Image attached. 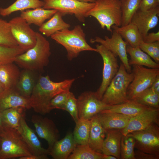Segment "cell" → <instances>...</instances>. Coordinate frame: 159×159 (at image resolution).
<instances>
[{"label":"cell","instance_id":"obj_1","mask_svg":"<svg viewBox=\"0 0 159 159\" xmlns=\"http://www.w3.org/2000/svg\"><path fill=\"white\" fill-rule=\"evenodd\" d=\"M75 80L73 78L54 82L48 75L40 76L29 98L31 108L40 115L49 113L51 111L49 105L52 99L60 93L69 91Z\"/></svg>","mask_w":159,"mask_h":159},{"label":"cell","instance_id":"obj_2","mask_svg":"<svg viewBox=\"0 0 159 159\" xmlns=\"http://www.w3.org/2000/svg\"><path fill=\"white\" fill-rule=\"evenodd\" d=\"M51 54L49 41L41 33L37 32L35 45L18 55L14 62L24 69L32 71H41L49 64Z\"/></svg>","mask_w":159,"mask_h":159},{"label":"cell","instance_id":"obj_3","mask_svg":"<svg viewBox=\"0 0 159 159\" xmlns=\"http://www.w3.org/2000/svg\"><path fill=\"white\" fill-rule=\"evenodd\" d=\"M85 34L81 26H75L72 30L66 29L58 31L51 36L58 43L63 46L67 52V57L69 61L77 57L84 51L97 52L96 48L91 47L87 42Z\"/></svg>","mask_w":159,"mask_h":159},{"label":"cell","instance_id":"obj_4","mask_svg":"<svg viewBox=\"0 0 159 159\" xmlns=\"http://www.w3.org/2000/svg\"><path fill=\"white\" fill-rule=\"evenodd\" d=\"M32 155L18 130L3 123L0 127V159H9Z\"/></svg>","mask_w":159,"mask_h":159},{"label":"cell","instance_id":"obj_5","mask_svg":"<svg viewBox=\"0 0 159 159\" xmlns=\"http://www.w3.org/2000/svg\"><path fill=\"white\" fill-rule=\"evenodd\" d=\"M87 15L95 18L103 29L112 32V26L122 24V2L120 0H96Z\"/></svg>","mask_w":159,"mask_h":159},{"label":"cell","instance_id":"obj_6","mask_svg":"<svg viewBox=\"0 0 159 159\" xmlns=\"http://www.w3.org/2000/svg\"><path fill=\"white\" fill-rule=\"evenodd\" d=\"M133 79L132 72H128L123 64L121 63L118 72L105 91L101 100L110 105L128 101L127 89Z\"/></svg>","mask_w":159,"mask_h":159},{"label":"cell","instance_id":"obj_7","mask_svg":"<svg viewBox=\"0 0 159 159\" xmlns=\"http://www.w3.org/2000/svg\"><path fill=\"white\" fill-rule=\"evenodd\" d=\"M132 72L133 79L127 91V99L132 100L138 95L151 87L159 75V69L148 68L134 65Z\"/></svg>","mask_w":159,"mask_h":159},{"label":"cell","instance_id":"obj_8","mask_svg":"<svg viewBox=\"0 0 159 159\" xmlns=\"http://www.w3.org/2000/svg\"><path fill=\"white\" fill-rule=\"evenodd\" d=\"M44 9H54L63 15L73 14L80 21L84 22L87 14L95 4L94 3H86L77 0H44Z\"/></svg>","mask_w":159,"mask_h":159},{"label":"cell","instance_id":"obj_9","mask_svg":"<svg viewBox=\"0 0 159 159\" xmlns=\"http://www.w3.org/2000/svg\"><path fill=\"white\" fill-rule=\"evenodd\" d=\"M127 135L135 140V148L145 153L159 156V125L154 124L143 130Z\"/></svg>","mask_w":159,"mask_h":159},{"label":"cell","instance_id":"obj_10","mask_svg":"<svg viewBox=\"0 0 159 159\" xmlns=\"http://www.w3.org/2000/svg\"><path fill=\"white\" fill-rule=\"evenodd\" d=\"M96 47L97 52L102 58L103 64L102 82L95 92L97 98L101 100L107 88L118 72L119 66L116 57L111 51L101 44H97Z\"/></svg>","mask_w":159,"mask_h":159},{"label":"cell","instance_id":"obj_11","mask_svg":"<svg viewBox=\"0 0 159 159\" xmlns=\"http://www.w3.org/2000/svg\"><path fill=\"white\" fill-rule=\"evenodd\" d=\"M77 99L79 119L91 120L102 111L110 109L112 106L99 99L95 92L92 91L83 92Z\"/></svg>","mask_w":159,"mask_h":159},{"label":"cell","instance_id":"obj_12","mask_svg":"<svg viewBox=\"0 0 159 159\" xmlns=\"http://www.w3.org/2000/svg\"><path fill=\"white\" fill-rule=\"evenodd\" d=\"M11 31L18 45L26 51L33 47L36 42L37 32L20 16L9 22Z\"/></svg>","mask_w":159,"mask_h":159},{"label":"cell","instance_id":"obj_13","mask_svg":"<svg viewBox=\"0 0 159 159\" xmlns=\"http://www.w3.org/2000/svg\"><path fill=\"white\" fill-rule=\"evenodd\" d=\"M112 32L111 38L105 36L103 39L97 36L94 39H91L90 42L92 44H100L111 51L115 57L118 56L127 72L131 73L132 71L129 64L126 50L128 44L118 32L113 30Z\"/></svg>","mask_w":159,"mask_h":159},{"label":"cell","instance_id":"obj_14","mask_svg":"<svg viewBox=\"0 0 159 159\" xmlns=\"http://www.w3.org/2000/svg\"><path fill=\"white\" fill-rule=\"evenodd\" d=\"M31 121L39 137L47 142V149L49 150L60 137L59 131L55 124L51 119L38 115H33Z\"/></svg>","mask_w":159,"mask_h":159},{"label":"cell","instance_id":"obj_15","mask_svg":"<svg viewBox=\"0 0 159 159\" xmlns=\"http://www.w3.org/2000/svg\"><path fill=\"white\" fill-rule=\"evenodd\" d=\"M155 124L159 125V108L151 107L131 117L126 126L121 130L123 135L126 136L130 133L143 130Z\"/></svg>","mask_w":159,"mask_h":159},{"label":"cell","instance_id":"obj_16","mask_svg":"<svg viewBox=\"0 0 159 159\" xmlns=\"http://www.w3.org/2000/svg\"><path fill=\"white\" fill-rule=\"evenodd\" d=\"M159 14V6L147 11L138 9L133 15L130 22L136 26L143 38L150 29L158 24Z\"/></svg>","mask_w":159,"mask_h":159},{"label":"cell","instance_id":"obj_17","mask_svg":"<svg viewBox=\"0 0 159 159\" xmlns=\"http://www.w3.org/2000/svg\"><path fill=\"white\" fill-rule=\"evenodd\" d=\"M25 117V114L21 117L17 130L29 147L32 155L47 156L49 155L48 149L42 147L34 131L27 124Z\"/></svg>","mask_w":159,"mask_h":159},{"label":"cell","instance_id":"obj_18","mask_svg":"<svg viewBox=\"0 0 159 159\" xmlns=\"http://www.w3.org/2000/svg\"><path fill=\"white\" fill-rule=\"evenodd\" d=\"M77 145L73 133L69 131L63 138L56 141L52 147L48 150L49 155L54 159H68Z\"/></svg>","mask_w":159,"mask_h":159},{"label":"cell","instance_id":"obj_19","mask_svg":"<svg viewBox=\"0 0 159 159\" xmlns=\"http://www.w3.org/2000/svg\"><path fill=\"white\" fill-rule=\"evenodd\" d=\"M19 107L26 109L31 108L29 98L22 95L16 89L4 91L0 94V110L1 111Z\"/></svg>","mask_w":159,"mask_h":159},{"label":"cell","instance_id":"obj_20","mask_svg":"<svg viewBox=\"0 0 159 159\" xmlns=\"http://www.w3.org/2000/svg\"><path fill=\"white\" fill-rule=\"evenodd\" d=\"M96 115L105 130L122 129L126 126L131 117L120 113L102 111Z\"/></svg>","mask_w":159,"mask_h":159},{"label":"cell","instance_id":"obj_21","mask_svg":"<svg viewBox=\"0 0 159 159\" xmlns=\"http://www.w3.org/2000/svg\"><path fill=\"white\" fill-rule=\"evenodd\" d=\"M105 130L106 137L102 144V153L120 159V142L123 135L121 130L111 129Z\"/></svg>","mask_w":159,"mask_h":159},{"label":"cell","instance_id":"obj_22","mask_svg":"<svg viewBox=\"0 0 159 159\" xmlns=\"http://www.w3.org/2000/svg\"><path fill=\"white\" fill-rule=\"evenodd\" d=\"M12 63L0 66V82L4 91L15 89L21 72Z\"/></svg>","mask_w":159,"mask_h":159},{"label":"cell","instance_id":"obj_23","mask_svg":"<svg viewBox=\"0 0 159 159\" xmlns=\"http://www.w3.org/2000/svg\"><path fill=\"white\" fill-rule=\"evenodd\" d=\"M90 120L91 125L87 145L95 151L102 153V145L106 134L105 130L96 115Z\"/></svg>","mask_w":159,"mask_h":159},{"label":"cell","instance_id":"obj_24","mask_svg":"<svg viewBox=\"0 0 159 159\" xmlns=\"http://www.w3.org/2000/svg\"><path fill=\"white\" fill-rule=\"evenodd\" d=\"M57 11L46 9L43 7L21 11L20 16L29 25L32 24L41 26L47 19L51 18Z\"/></svg>","mask_w":159,"mask_h":159},{"label":"cell","instance_id":"obj_25","mask_svg":"<svg viewBox=\"0 0 159 159\" xmlns=\"http://www.w3.org/2000/svg\"><path fill=\"white\" fill-rule=\"evenodd\" d=\"M111 28L118 32L128 45L132 47H139L140 43L143 41V37L138 28L131 22L120 26L113 25Z\"/></svg>","mask_w":159,"mask_h":159},{"label":"cell","instance_id":"obj_26","mask_svg":"<svg viewBox=\"0 0 159 159\" xmlns=\"http://www.w3.org/2000/svg\"><path fill=\"white\" fill-rule=\"evenodd\" d=\"M126 50L130 57L129 61L130 65H137L144 66L152 69H159V63L153 61L150 56L141 50L139 47L134 48L128 45Z\"/></svg>","mask_w":159,"mask_h":159},{"label":"cell","instance_id":"obj_27","mask_svg":"<svg viewBox=\"0 0 159 159\" xmlns=\"http://www.w3.org/2000/svg\"><path fill=\"white\" fill-rule=\"evenodd\" d=\"M62 14L57 11L47 21L39 27V31L47 37H51L56 32L69 29L70 25L62 18Z\"/></svg>","mask_w":159,"mask_h":159},{"label":"cell","instance_id":"obj_28","mask_svg":"<svg viewBox=\"0 0 159 159\" xmlns=\"http://www.w3.org/2000/svg\"><path fill=\"white\" fill-rule=\"evenodd\" d=\"M150 108L151 107L141 104L134 100H129L127 102L112 105L110 109L102 111L117 112L132 117Z\"/></svg>","mask_w":159,"mask_h":159},{"label":"cell","instance_id":"obj_29","mask_svg":"<svg viewBox=\"0 0 159 159\" xmlns=\"http://www.w3.org/2000/svg\"><path fill=\"white\" fill-rule=\"evenodd\" d=\"M44 4V1L40 0H16L6 8H0V14L6 16L16 11L43 7Z\"/></svg>","mask_w":159,"mask_h":159},{"label":"cell","instance_id":"obj_30","mask_svg":"<svg viewBox=\"0 0 159 159\" xmlns=\"http://www.w3.org/2000/svg\"><path fill=\"white\" fill-rule=\"evenodd\" d=\"M32 71L24 69L20 73L16 89L24 97L29 98L35 85Z\"/></svg>","mask_w":159,"mask_h":159},{"label":"cell","instance_id":"obj_31","mask_svg":"<svg viewBox=\"0 0 159 159\" xmlns=\"http://www.w3.org/2000/svg\"><path fill=\"white\" fill-rule=\"evenodd\" d=\"M73 133L76 143L78 145H87L91 125L90 120L79 119L75 122Z\"/></svg>","mask_w":159,"mask_h":159},{"label":"cell","instance_id":"obj_32","mask_svg":"<svg viewBox=\"0 0 159 159\" xmlns=\"http://www.w3.org/2000/svg\"><path fill=\"white\" fill-rule=\"evenodd\" d=\"M26 109L21 107H14L2 111L3 123L17 130L21 117L25 114Z\"/></svg>","mask_w":159,"mask_h":159},{"label":"cell","instance_id":"obj_33","mask_svg":"<svg viewBox=\"0 0 159 159\" xmlns=\"http://www.w3.org/2000/svg\"><path fill=\"white\" fill-rule=\"evenodd\" d=\"M103 155L95 151L88 145L77 144L68 159H102Z\"/></svg>","mask_w":159,"mask_h":159},{"label":"cell","instance_id":"obj_34","mask_svg":"<svg viewBox=\"0 0 159 159\" xmlns=\"http://www.w3.org/2000/svg\"><path fill=\"white\" fill-rule=\"evenodd\" d=\"M141 0H125L122 2V20L121 26L131 22L133 15L139 9Z\"/></svg>","mask_w":159,"mask_h":159},{"label":"cell","instance_id":"obj_35","mask_svg":"<svg viewBox=\"0 0 159 159\" xmlns=\"http://www.w3.org/2000/svg\"><path fill=\"white\" fill-rule=\"evenodd\" d=\"M25 52L19 45L11 47L0 45V66L14 62L16 57Z\"/></svg>","mask_w":159,"mask_h":159},{"label":"cell","instance_id":"obj_36","mask_svg":"<svg viewBox=\"0 0 159 159\" xmlns=\"http://www.w3.org/2000/svg\"><path fill=\"white\" fill-rule=\"evenodd\" d=\"M132 100L149 107L159 108V94L150 88L144 91Z\"/></svg>","mask_w":159,"mask_h":159},{"label":"cell","instance_id":"obj_37","mask_svg":"<svg viewBox=\"0 0 159 159\" xmlns=\"http://www.w3.org/2000/svg\"><path fill=\"white\" fill-rule=\"evenodd\" d=\"M0 45L11 47L18 45L12 34L9 22L1 18Z\"/></svg>","mask_w":159,"mask_h":159},{"label":"cell","instance_id":"obj_38","mask_svg":"<svg viewBox=\"0 0 159 159\" xmlns=\"http://www.w3.org/2000/svg\"><path fill=\"white\" fill-rule=\"evenodd\" d=\"M135 140L132 137L122 135L120 142V159H135Z\"/></svg>","mask_w":159,"mask_h":159},{"label":"cell","instance_id":"obj_39","mask_svg":"<svg viewBox=\"0 0 159 159\" xmlns=\"http://www.w3.org/2000/svg\"><path fill=\"white\" fill-rule=\"evenodd\" d=\"M143 51L152 58L156 62L159 63V41L147 43L143 41L139 46Z\"/></svg>","mask_w":159,"mask_h":159},{"label":"cell","instance_id":"obj_40","mask_svg":"<svg viewBox=\"0 0 159 159\" xmlns=\"http://www.w3.org/2000/svg\"><path fill=\"white\" fill-rule=\"evenodd\" d=\"M70 92V91L62 92L54 97L49 103V108L50 111L54 109L64 110L65 103Z\"/></svg>","mask_w":159,"mask_h":159},{"label":"cell","instance_id":"obj_41","mask_svg":"<svg viewBox=\"0 0 159 159\" xmlns=\"http://www.w3.org/2000/svg\"><path fill=\"white\" fill-rule=\"evenodd\" d=\"M77 99L74 94L70 92L64 106V110L71 115L75 122L79 120Z\"/></svg>","mask_w":159,"mask_h":159},{"label":"cell","instance_id":"obj_42","mask_svg":"<svg viewBox=\"0 0 159 159\" xmlns=\"http://www.w3.org/2000/svg\"><path fill=\"white\" fill-rule=\"evenodd\" d=\"M159 4L158 0H141L138 9L147 11L159 6Z\"/></svg>","mask_w":159,"mask_h":159},{"label":"cell","instance_id":"obj_43","mask_svg":"<svg viewBox=\"0 0 159 159\" xmlns=\"http://www.w3.org/2000/svg\"><path fill=\"white\" fill-rule=\"evenodd\" d=\"M135 159H159V156L145 153L137 150L134 151Z\"/></svg>","mask_w":159,"mask_h":159},{"label":"cell","instance_id":"obj_44","mask_svg":"<svg viewBox=\"0 0 159 159\" xmlns=\"http://www.w3.org/2000/svg\"><path fill=\"white\" fill-rule=\"evenodd\" d=\"M143 41L147 43H152L159 41V31L156 33H148L143 38Z\"/></svg>","mask_w":159,"mask_h":159},{"label":"cell","instance_id":"obj_45","mask_svg":"<svg viewBox=\"0 0 159 159\" xmlns=\"http://www.w3.org/2000/svg\"><path fill=\"white\" fill-rule=\"evenodd\" d=\"M150 88L155 92L159 94V75L157 77Z\"/></svg>","mask_w":159,"mask_h":159},{"label":"cell","instance_id":"obj_46","mask_svg":"<svg viewBox=\"0 0 159 159\" xmlns=\"http://www.w3.org/2000/svg\"><path fill=\"white\" fill-rule=\"evenodd\" d=\"M47 156H41L31 155L29 156H23L19 158V159H48Z\"/></svg>","mask_w":159,"mask_h":159},{"label":"cell","instance_id":"obj_47","mask_svg":"<svg viewBox=\"0 0 159 159\" xmlns=\"http://www.w3.org/2000/svg\"><path fill=\"white\" fill-rule=\"evenodd\" d=\"M102 159H117V158L113 155H105L103 154Z\"/></svg>","mask_w":159,"mask_h":159},{"label":"cell","instance_id":"obj_48","mask_svg":"<svg viewBox=\"0 0 159 159\" xmlns=\"http://www.w3.org/2000/svg\"><path fill=\"white\" fill-rule=\"evenodd\" d=\"M79 1L86 3H94L96 0H77Z\"/></svg>","mask_w":159,"mask_h":159},{"label":"cell","instance_id":"obj_49","mask_svg":"<svg viewBox=\"0 0 159 159\" xmlns=\"http://www.w3.org/2000/svg\"><path fill=\"white\" fill-rule=\"evenodd\" d=\"M3 123L2 118V111L0 110V127L2 126Z\"/></svg>","mask_w":159,"mask_h":159},{"label":"cell","instance_id":"obj_50","mask_svg":"<svg viewBox=\"0 0 159 159\" xmlns=\"http://www.w3.org/2000/svg\"><path fill=\"white\" fill-rule=\"evenodd\" d=\"M4 90L0 82V94L2 93Z\"/></svg>","mask_w":159,"mask_h":159},{"label":"cell","instance_id":"obj_51","mask_svg":"<svg viewBox=\"0 0 159 159\" xmlns=\"http://www.w3.org/2000/svg\"><path fill=\"white\" fill-rule=\"evenodd\" d=\"M122 2L123 1H125V0H120Z\"/></svg>","mask_w":159,"mask_h":159},{"label":"cell","instance_id":"obj_52","mask_svg":"<svg viewBox=\"0 0 159 159\" xmlns=\"http://www.w3.org/2000/svg\"><path fill=\"white\" fill-rule=\"evenodd\" d=\"M158 1H159V0H158Z\"/></svg>","mask_w":159,"mask_h":159}]
</instances>
